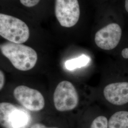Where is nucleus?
Instances as JSON below:
<instances>
[{
    "label": "nucleus",
    "instance_id": "obj_1",
    "mask_svg": "<svg viewBox=\"0 0 128 128\" xmlns=\"http://www.w3.org/2000/svg\"><path fill=\"white\" fill-rule=\"evenodd\" d=\"M0 48L3 55L18 70H30L37 63V52L30 46L9 41L2 44Z\"/></svg>",
    "mask_w": 128,
    "mask_h": 128
},
{
    "label": "nucleus",
    "instance_id": "obj_2",
    "mask_svg": "<svg viewBox=\"0 0 128 128\" xmlns=\"http://www.w3.org/2000/svg\"><path fill=\"white\" fill-rule=\"evenodd\" d=\"M0 35L10 42L22 44L28 40L30 30L27 25L21 20L0 14Z\"/></svg>",
    "mask_w": 128,
    "mask_h": 128
},
{
    "label": "nucleus",
    "instance_id": "obj_3",
    "mask_svg": "<svg viewBox=\"0 0 128 128\" xmlns=\"http://www.w3.org/2000/svg\"><path fill=\"white\" fill-rule=\"evenodd\" d=\"M30 117L27 112L9 102L0 104V124L4 128H26Z\"/></svg>",
    "mask_w": 128,
    "mask_h": 128
},
{
    "label": "nucleus",
    "instance_id": "obj_4",
    "mask_svg": "<svg viewBox=\"0 0 128 128\" xmlns=\"http://www.w3.org/2000/svg\"><path fill=\"white\" fill-rule=\"evenodd\" d=\"M53 100L58 111L66 112L73 110L79 102L78 92L73 84L68 81L60 82L55 89Z\"/></svg>",
    "mask_w": 128,
    "mask_h": 128
},
{
    "label": "nucleus",
    "instance_id": "obj_5",
    "mask_svg": "<svg viewBox=\"0 0 128 128\" xmlns=\"http://www.w3.org/2000/svg\"><path fill=\"white\" fill-rule=\"evenodd\" d=\"M55 12L61 26L73 27L78 22L80 15L78 0H56Z\"/></svg>",
    "mask_w": 128,
    "mask_h": 128
},
{
    "label": "nucleus",
    "instance_id": "obj_6",
    "mask_svg": "<svg viewBox=\"0 0 128 128\" xmlns=\"http://www.w3.org/2000/svg\"><path fill=\"white\" fill-rule=\"evenodd\" d=\"M16 100L26 109L38 112L45 106V100L41 92L37 90L25 86L16 87L14 91Z\"/></svg>",
    "mask_w": 128,
    "mask_h": 128
},
{
    "label": "nucleus",
    "instance_id": "obj_7",
    "mask_svg": "<svg viewBox=\"0 0 128 128\" xmlns=\"http://www.w3.org/2000/svg\"><path fill=\"white\" fill-rule=\"evenodd\" d=\"M122 31L120 25L110 23L96 32L94 41L96 45L104 50H112L118 45Z\"/></svg>",
    "mask_w": 128,
    "mask_h": 128
},
{
    "label": "nucleus",
    "instance_id": "obj_8",
    "mask_svg": "<svg viewBox=\"0 0 128 128\" xmlns=\"http://www.w3.org/2000/svg\"><path fill=\"white\" fill-rule=\"evenodd\" d=\"M105 99L110 104L122 105L128 102V82L112 83L104 90Z\"/></svg>",
    "mask_w": 128,
    "mask_h": 128
},
{
    "label": "nucleus",
    "instance_id": "obj_9",
    "mask_svg": "<svg viewBox=\"0 0 128 128\" xmlns=\"http://www.w3.org/2000/svg\"><path fill=\"white\" fill-rule=\"evenodd\" d=\"M108 128H128V112L119 111L112 115L108 122Z\"/></svg>",
    "mask_w": 128,
    "mask_h": 128
},
{
    "label": "nucleus",
    "instance_id": "obj_10",
    "mask_svg": "<svg viewBox=\"0 0 128 128\" xmlns=\"http://www.w3.org/2000/svg\"><path fill=\"white\" fill-rule=\"evenodd\" d=\"M90 61V58L89 56L82 55L77 58L68 60L65 63V66L67 69L72 70L86 66Z\"/></svg>",
    "mask_w": 128,
    "mask_h": 128
},
{
    "label": "nucleus",
    "instance_id": "obj_11",
    "mask_svg": "<svg viewBox=\"0 0 128 128\" xmlns=\"http://www.w3.org/2000/svg\"><path fill=\"white\" fill-rule=\"evenodd\" d=\"M90 128H108L107 119L103 116H100L92 122Z\"/></svg>",
    "mask_w": 128,
    "mask_h": 128
},
{
    "label": "nucleus",
    "instance_id": "obj_12",
    "mask_svg": "<svg viewBox=\"0 0 128 128\" xmlns=\"http://www.w3.org/2000/svg\"><path fill=\"white\" fill-rule=\"evenodd\" d=\"M40 0H20L22 4L27 7H32L38 4Z\"/></svg>",
    "mask_w": 128,
    "mask_h": 128
},
{
    "label": "nucleus",
    "instance_id": "obj_13",
    "mask_svg": "<svg viewBox=\"0 0 128 128\" xmlns=\"http://www.w3.org/2000/svg\"><path fill=\"white\" fill-rule=\"evenodd\" d=\"M0 89L1 90L4 85L5 81L4 74L2 70L0 71Z\"/></svg>",
    "mask_w": 128,
    "mask_h": 128
},
{
    "label": "nucleus",
    "instance_id": "obj_14",
    "mask_svg": "<svg viewBox=\"0 0 128 128\" xmlns=\"http://www.w3.org/2000/svg\"><path fill=\"white\" fill-rule=\"evenodd\" d=\"M30 128H58L57 127H47L45 125L42 124H40V123H37L32 125V126L30 127Z\"/></svg>",
    "mask_w": 128,
    "mask_h": 128
},
{
    "label": "nucleus",
    "instance_id": "obj_15",
    "mask_svg": "<svg viewBox=\"0 0 128 128\" xmlns=\"http://www.w3.org/2000/svg\"><path fill=\"white\" fill-rule=\"evenodd\" d=\"M122 57L124 58L128 59V48H125L122 50Z\"/></svg>",
    "mask_w": 128,
    "mask_h": 128
},
{
    "label": "nucleus",
    "instance_id": "obj_16",
    "mask_svg": "<svg viewBox=\"0 0 128 128\" xmlns=\"http://www.w3.org/2000/svg\"><path fill=\"white\" fill-rule=\"evenodd\" d=\"M125 7L126 11L128 12V0H125Z\"/></svg>",
    "mask_w": 128,
    "mask_h": 128
}]
</instances>
